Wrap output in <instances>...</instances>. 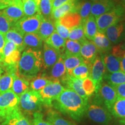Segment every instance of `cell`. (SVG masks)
<instances>
[{
    "label": "cell",
    "mask_w": 125,
    "mask_h": 125,
    "mask_svg": "<svg viewBox=\"0 0 125 125\" xmlns=\"http://www.w3.org/2000/svg\"><path fill=\"white\" fill-rule=\"evenodd\" d=\"M88 101L85 100L74 90L65 89L53 101L52 106L61 113L67 115L75 121H81L86 111Z\"/></svg>",
    "instance_id": "1"
},
{
    "label": "cell",
    "mask_w": 125,
    "mask_h": 125,
    "mask_svg": "<svg viewBox=\"0 0 125 125\" xmlns=\"http://www.w3.org/2000/svg\"><path fill=\"white\" fill-rule=\"evenodd\" d=\"M42 67V56L40 50L27 48L21 55L18 64V74L27 80L37 75Z\"/></svg>",
    "instance_id": "2"
},
{
    "label": "cell",
    "mask_w": 125,
    "mask_h": 125,
    "mask_svg": "<svg viewBox=\"0 0 125 125\" xmlns=\"http://www.w3.org/2000/svg\"><path fill=\"white\" fill-rule=\"evenodd\" d=\"M125 16V8L122 5H117L107 13L96 18L98 31L104 33L105 30L115 23L122 21Z\"/></svg>",
    "instance_id": "3"
},
{
    "label": "cell",
    "mask_w": 125,
    "mask_h": 125,
    "mask_svg": "<svg viewBox=\"0 0 125 125\" xmlns=\"http://www.w3.org/2000/svg\"><path fill=\"white\" fill-rule=\"evenodd\" d=\"M43 103L38 92L29 90L19 96V108L26 113L33 114L41 112Z\"/></svg>",
    "instance_id": "4"
},
{
    "label": "cell",
    "mask_w": 125,
    "mask_h": 125,
    "mask_svg": "<svg viewBox=\"0 0 125 125\" xmlns=\"http://www.w3.org/2000/svg\"><path fill=\"white\" fill-rule=\"evenodd\" d=\"M95 93V102L100 104L103 103L109 111L118 100V96L115 89L105 82L101 83Z\"/></svg>",
    "instance_id": "5"
},
{
    "label": "cell",
    "mask_w": 125,
    "mask_h": 125,
    "mask_svg": "<svg viewBox=\"0 0 125 125\" xmlns=\"http://www.w3.org/2000/svg\"><path fill=\"white\" fill-rule=\"evenodd\" d=\"M43 18L41 14L24 16L14 24L13 28L23 36L26 34L35 33L38 31Z\"/></svg>",
    "instance_id": "6"
},
{
    "label": "cell",
    "mask_w": 125,
    "mask_h": 125,
    "mask_svg": "<svg viewBox=\"0 0 125 125\" xmlns=\"http://www.w3.org/2000/svg\"><path fill=\"white\" fill-rule=\"evenodd\" d=\"M86 113L91 121L98 124L107 125L112 121V115L108 109L96 102L88 104Z\"/></svg>",
    "instance_id": "7"
},
{
    "label": "cell",
    "mask_w": 125,
    "mask_h": 125,
    "mask_svg": "<svg viewBox=\"0 0 125 125\" xmlns=\"http://www.w3.org/2000/svg\"><path fill=\"white\" fill-rule=\"evenodd\" d=\"M65 89L59 80L52 81L42 90L38 91L42 101L43 105L47 107H52L53 101L55 100Z\"/></svg>",
    "instance_id": "8"
},
{
    "label": "cell",
    "mask_w": 125,
    "mask_h": 125,
    "mask_svg": "<svg viewBox=\"0 0 125 125\" xmlns=\"http://www.w3.org/2000/svg\"><path fill=\"white\" fill-rule=\"evenodd\" d=\"M19 108V96L11 90L0 94V109L7 114Z\"/></svg>",
    "instance_id": "9"
},
{
    "label": "cell",
    "mask_w": 125,
    "mask_h": 125,
    "mask_svg": "<svg viewBox=\"0 0 125 125\" xmlns=\"http://www.w3.org/2000/svg\"><path fill=\"white\" fill-rule=\"evenodd\" d=\"M105 70V67L103 63L101 56L98 55L92 62L89 75V77L93 80L96 86V92L102 82Z\"/></svg>",
    "instance_id": "10"
},
{
    "label": "cell",
    "mask_w": 125,
    "mask_h": 125,
    "mask_svg": "<svg viewBox=\"0 0 125 125\" xmlns=\"http://www.w3.org/2000/svg\"><path fill=\"white\" fill-rule=\"evenodd\" d=\"M2 11L13 24L25 16L21 0H12L11 4Z\"/></svg>",
    "instance_id": "11"
},
{
    "label": "cell",
    "mask_w": 125,
    "mask_h": 125,
    "mask_svg": "<svg viewBox=\"0 0 125 125\" xmlns=\"http://www.w3.org/2000/svg\"><path fill=\"white\" fill-rule=\"evenodd\" d=\"M104 34L111 42L118 43L125 38V22L121 21L108 27Z\"/></svg>",
    "instance_id": "12"
},
{
    "label": "cell",
    "mask_w": 125,
    "mask_h": 125,
    "mask_svg": "<svg viewBox=\"0 0 125 125\" xmlns=\"http://www.w3.org/2000/svg\"><path fill=\"white\" fill-rule=\"evenodd\" d=\"M60 83H62V85L65 88L70 89L74 90L75 92H76L84 100L88 101L89 97L86 96L85 92L83 89L82 79H78V78H76L74 76L67 74L60 81Z\"/></svg>",
    "instance_id": "13"
},
{
    "label": "cell",
    "mask_w": 125,
    "mask_h": 125,
    "mask_svg": "<svg viewBox=\"0 0 125 125\" xmlns=\"http://www.w3.org/2000/svg\"><path fill=\"white\" fill-rule=\"evenodd\" d=\"M62 54L49 45L44 43L43 46L42 67L45 70H48L53 66L57 62Z\"/></svg>",
    "instance_id": "14"
},
{
    "label": "cell",
    "mask_w": 125,
    "mask_h": 125,
    "mask_svg": "<svg viewBox=\"0 0 125 125\" xmlns=\"http://www.w3.org/2000/svg\"><path fill=\"white\" fill-rule=\"evenodd\" d=\"M115 6L113 0H94L92 5L91 15L96 18L109 12Z\"/></svg>",
    "instance_id": "15"
},
{
    "label": "cell",
    "mask_w": 125,
    "mask_h": 125,
    "mask_svg": "<svg viewBox=\"0 0 125 125\" xmlns=\"http://www.w3.org/2000/svg\"><path fill=\"white\" fill-rule=\"evenodd\" d=\"M81 56L86 62H92L100 52L96 45L93 41L87 40L81 43Z\"/></svg>",
    "instance_id": "16"
},
{
    "label": "cell",
    "mask_w": 125,
    "mask_h": 125,
    "mask_svg": "<svg viewBox=\"0 0 125 125\" xmlns=\"http://www.w3.org/2000/svg\"><path fill=\"white\" fill-rule=\"evenodd\" d=\"M3 125H32V123L19 108L7 114Z\"/></svg>",
    "instance_id": "17"
},
{
    "label": "cell",
    "mask_w": 125,
    "mask_h": 125,
    "mask_svg": "<svg viewBox=\"0 0 125 125\" xmlns=\"http://www.w3.org/2000/svg\"><path fill=\"white\" fill-rule=\"evenodd\" d=\"M79 2L71 1L62 5L52 12L51 19L54 20H59L68 13H77V7Z\"/></svg>",
    "instance_id": "18"
},
{
    "label": "cell",
    "mask_w": 125,
    "mask_h": 125,
    "mask_svg": "<svg viewBox=\"0 0 125 125\" xmlns=\"http://www.w3.org/2000/svg\"><path fill=\"white\" fill-rule=\"evenodd\" d=\"M101 57L104 63L105 69L109 73H113L121 71V59L112 55L111 53H103Z\"/></svg>",
    "instance_id": "19"
},
{
    "label": "cell",
    "mask_w": 125,
    "mask_h": 125,
    "mask_svg": "<svg viewBox=\"0 0 125 125\" xmlns=\"http://www.w3.org/2000/svg\"><path fill=\"white\" fill-rule=\"evenodd\" d=\"M67 75L66 69L62 54L58 61L52 67L49 77L52 81L59 80L60 82Z\"/></svg>",
    "instance_id": "20"
},
{
    "label": "cell",
    "mask_w": 125,
    "mask_h": 125,
    "mask_svg": "<svg viewBox=\"0 0 125 125\" xmlns=\"http://www.w3.org/2000/svg\"><path fill=\"white\" fill-rule=\"evenodd\" d=\"M29 81L19 75L18 73L14 76L11 90L18 96L29 90Z\"/></svg>",
    "instance_id": "21"
},
{
    "label": "cell",
    "mask_w": 125,
    "mask_h": 125,
    "mask_svg": "<svg viewBox=\"0 0 125 125\" xmlns=\"http://www.w3.org/2000/svg\"><path fill=\"white\" fill-rule=\"evenodd\" d=\"M93 41L101 53H108L112 49L110 41L103 32L98 31L94 37Z\"/></svg>",
    "instance_id": "22"
},
{
    "label": "cell",
    "mask_w": 125,
    "mask_h": 125,
    "mask_svg": "<svg viewBox=\"0 0 125 125\" xmlns=\"http://www.w3.org/2000/svg\"><path fill=\"white\" fill-rule=\"evenodd\" d=\"M55 31L54 22L52 19L43 18L37 33L43 41L46 40Z\"/></svg>",
    "instance_id": "23"
},
{
    "label": "cell",
    "mask_w": 125,
    "mask_h": 125,
    "mask_svg": "<svg viewBox=\"0 0 125 125\" xmlns=\"http://www.w3.org/2000/svg\"><path fill=\"white\" fill-rule=\"evenodd\" d=\"M82 24L86 38L93 41L95 35L98 32L96 18L93 15H90Z\"/></svg>",
    "instance_id": "24"
},
{
    "label": "cell",
    "mask_w": 125,
    "mask_h": 125,
    "mask_svg": "<svg viewBox=\"0 0 125 125\" xmlns=\"http://www.w3.org/2000/svg\"><path fill=\"white\" fill-rule=\"evenodd\" d=\"M65 42L66 40L60 37L56 30L45 41V43L57 50L62 54L64 52Z\"/></svg>",
    "instance_id": "25"
},
{
    "label": "cell",
    "mask_w": 125,
    "mask_h": 125,
    "mask_svg": "<svg viewBox=\"0 0 125 125\" xmlns=\"http://www.w3.org/2000/svg\"><path fill=\"white\" fill-rule=\"evenodd\" d=\"M5 37L6 41H8L15 43L21 52L26 48L23 41V35L14 28H11L7 33L5 34Z\"/></svg>",
    "instance_id": "26"
},
{
    "label": "cell",
    "mask_w": 125,
    "mask_h": 125,
    "mask_svg": "<svg viewBox=\"0 0 125 125\" xmlns=\"http://www.w3.org/2000/svg\"><path fill=\"white\" fill-rule=\"evenodd\" d=\"M26 47L35 50H40L42 47L43 40L37 32L26 34L23 37Z\"/></svg>",
    "instance_id": "27"
},
{
    "label": "cell",
    "mask_w": 125,
    "mask_h": 125,
    "mask_svg": "<svg viewBox=\"0 0 125 125\" xmlns=\"http://www.w3.org/2000/svg\"><path fill=\"white\" fill-rule=\"evenodd\" d=\"M64 63L66 69L67 74L71 75L73 70L75 67L85 62L81 55L79 56H64L62 54Z\"/></svg>",
    "instance_id": "28"
},
{
    "label": "cell",
    "mask_w": 125,
    "mask_h": 125,
    "mask_svg": "<svg viewBox=\"0 0 125 125\" xmlns=\"http://www.w3.org/2000/svg\"><path fill=\"white\" fill-rule=\"evenodd\" d=\"M59 21L70 30L82 23V18L78 13H70L62 17Z\"/></svg>",
    "instance_id": "29"
},
{
    "label": "cell",
    "mask_w": 125,
    "mask_h": 125,
    "mask_svg": "<svg viewBox=\"0 0 125 125\" xmlns=\"http://www.w3.org/2000/svg\"><path fill=\"white\" fill-rule=\"evenodd\" d=\"M47 121L51 125H75L71 122L67 121L62 116L60 113L56 111L49 109L47 112Z\"/></svg>",
    "instance_id": "30"
},
{
    "label": "cell",
    "mask_w": 125,
    "mask_h": 125,
    "mask_svg": "<svg viewBox=\"0 0 125 125\" xmlns=\"http://www.w3.org/2000/svg\"><path fill=\"white\" fill-rule=\"evenodd\" d=\"M25 16H31L36 14H41L40 1L38 0H21Z\"/></svg>",
    "instance_id": "31"
},
{
    "label": "cell",
    "mask_w": 125,
    "mask_h": 125,
    "mask_svg": "<svg viewBox=\"0 0 125 125\" xmlns=\"http://www.w3.org/2000/svg\"><path fill=\"white\" fill-rule=\"evenodd\" d=\"M91 65L92 62L85 61L73 70L71 75L82 80L89 77Z\"/></svg>",
    "instance_id": "32"
},
{
    "label": "cell",
    "mask_w": 125,
    "mask_h": 125,
    "mask_svg": "<svg viewBox=\"0 0 125 125\" xmlns=\"http://www.w3.org/2000/svg\"><path fill=\"white\" fill-rule=\"evenodd\" d=\"M104 79L111 86L125 83V73L119 71L113 73H105Z\"/></svg>",
    "instance_id": "33"
},
{
    "label": "cell",
    "mask_w": 125,
    "mask_h": 125,
    "mask_svg": "<svg viewBox=\"0 0 125 125\" xmlns=\"http://www.w3.org/2000/svg\"><path fill=\"white\" fill-rule=\"evenodd\" d=\"M17 73L5 71L0 76V94L11 90L13 78Z\"/></svg>",
    "instance_id": "34"
},
{
    "label": "cell",
    "mask_w": 125,
    "mask_h": 125,
    "mask_svg": "<svg viewBox=\"0 0 125 125\" xmlns=\"http://www.w3.org/2000/svg\"><path fill=\"white\" fill-rule=\"evenodd\" d=\"M52 81L51 78L48 76H46L45 75H40L31 79L30 86L31 90L38 92L42 89Z\"/></svg>",
    "instance_id": "35"
},
{
    "label": "cell",
    "mask_w": 125,
    "mask_h": 125,
    "mask_svg": "<svg viewBox=\"0 0 125 125\" xmlns=\"http://www.w3.org/2000/svg\"><path fill=\"white\" fill-rule=\"evenodd\" d=\"M81 46H82V45L79 42L70 40H66L64 52L62 54L64 56L81 55Z\"/></svg>",
    "instance_id": "36"
},
{
    "label": "cell",
    "mask_w": 125,
    "mask_h": 125,
    "mask_svg": "<svg viewBox=\"0 0 125 125\" xmlns=\"http://www.w3.org/2000/svg\"><path fill=\"white\" fill-rule=\"evenodd\" d=\"M112 116L116 118H125V98H118L109 111Z\"/></svg>",
    "instance_id": "37"
},
{
    "label": "cell",
    "mask_w": 125,
    "mask_h": 125,
    "mask_svg": "<svg viewBox=\"0 0 125 125\" xmlns=\"http://www.w3.org/2000/svg\"><path fill=\"white\" fill-rule=\"evenodd\" d=\"M68 38L70 40L75 41L81 43L86 40L85 34H84L83 26L82 23L70 30Z\"/></svg>",
    "instance_id": "38"
},
{
    "label": "cell",
    "mask_w": 125,
    "mask_h": 125,
    "mask_svg": "<svg viewBox=\"0 0 125 125\" xmlns=\"http://www.w3.org/2000/svg\"><path fill=\"white\" fill-rule=\"evenodd\" d=\"M92 5V2L91 1H84V0H81L78 3L77 13L81 16L82 23H83L90 15Z\"/></svg>",
    "instance_id": "39"
},
{
    "label": "cell",
    "mask_w": 125,
    "mask_h": 125,
    "mask_svg": "<svg viewBox=\"0 0 125 125\" xmlns=\"http://www.w3.org/2000/svg\"><path fill=\"white\" fill-rule=\"evenodd\" d=\"M53 1L54 0H41L40 1V13L44 18L51 19Z\"/></svg>",
    "instance_id": "40"
},
{
    "label": "cell",
    "mask_w": 125,
    "mask_h": 125,
    "mask_svg": "<svg viewBox=\"0 0 125 125\" xmlns=\"http://www.w3.org/2000/svg\"><path fill=\"white\" fill-rule=\"evenodd\" d=\"M82 87L84 92L88 97H90L96 92V86L90 77H87L83 80Z\"/></svg>",
    "instance_id": "41"
},
{
    "label": "cell",
    "mask_w": 125,
    "mask_h": 125,
    "mask_svg": "<svg viewBox=\"0 0 125 125\" xmlns=\"http://www.w3.org/2000/svg\"><path fill=\"white\" fill-rule=\"evenodd\" d=\"M13 25L9 19L3 13L2 10L0 11V32L4 34H6L13 27Z\"/></svg>",
    "instance_id": "42"
},
{
    "label": "cell",
    "mask_w": 125,
    "mask_h": 125,
    "mask_svg": "<svg viewBox=\"0 0 125 125\" xmlns=\"http://www.w3.org/2000/svg\"><path fill=\"white\" fill-rule=\"evenodd\" d=\"M54 24L55 30L58 33L59 35L64 40H67L69 37L70 29L61 24L59 21V20H54Z\"/></svg>",
    "instance_id": "43"
},
{
    "label": "cell",
    "mask_w": 125,
    "mask_h": 125,
    "mask_svg": "<svg viewBox=\"0 0 125 125\" xmlns=\"http://www.w3.org/2000/svg\"><path fill=\"white\" fill-rule=\"evenodd\" d=\"M111 54L120 59L122 58L125 54V50L123 46L122 42L112 47Z\"/></svg>",
    "instance_id": "44"
},
{
    "label": "cell",
    "mask_w": 125,
    "mask_h": 125,
    "mask_svg": "<svg viewBox=\"0 0 125 125\" xmlns=\"http://www.w3.org/2000/svg\"><path fill=\"white\" fill-rule=\"evenodd\" d=\"M32 125H51L49 122L43 119V115L41 112H35L33 114V121Z\"/></svg>",
    "instance_id": "45"
},
{
    "label": "cell",
    "mask_w": 125,
    "mask_h": 125,
    "mask_svg": "<svg viewBox=\"0 0 125 125\" xmlns=\"http://www.w3.org/2000/svg\"><path fill=\"white\" fill-rule=\"evenodd\" d=\"M116 92L118 98H125V83L112 86Z\"/></svg>",
    "instance_id": "46"
},
{
    "label": "cell",
    "mask_w": 125,
    "mask_h": 125,
    "mask_svg": "<svg viewBox=\"0 0 125 125\" xmlns=\"http://www.w3.org/2000/svg\"><path fill=\"white\" fill-rule=\"evenodd\" d=\"M81 0H54L52 5V11L57 8H59L62 5L65 4V3L71 2V1H75V2H79Z\"/></svg>",
    "instance_id": "47"
},
{
    "label": "cell",
    "mask_w": 125,
    "mask_h": 125,
    "mask_svg": "<svg viewBox=\"0 0 125 125\" xmlns=\"http://www.w3.org/2000/svg\"><path fill=\"white\" fill-rule=\"evenodd\" d=\"M6 42L5 37V34L0 32V57L2 55L3 49Z\"/></svg>",
    "instance_id": "48"
},
{
    "label": "cell",
    "mask_w": 125,
    "mask_h": 125,
    "mask_svg": "<svg viewBox=\"0 0 125 125\" xmlns=\"http://www.w3.org/2000/svg\"><path fill=\"white\" fill-rule=\"evenodd\" d=\"M12 2V0H0V10H4L8 7Z\"/></svg>",
    "instance_id": "49"
},
{
    "label": "cell",
    "mask_w": 125,
    "mask_h": 125,
    "mask_svg": "<svg viewBox=\"0 0 125 125\" xmlns=\"http://www.w3.org/2000/svg\"><path fill=\"white\" fill-rule=\"evenodd\" d=\"M7 113L4 111L0 109V125H3L5 120Z\"/></svg>",
    "instance_id": "50"
},
{
    "label": "cell",
    "mask_w": 125,
    "mask_h": 125,
    "mask_svg": "<svg viewBox=\"0 0 125 125\" xmlns=\"http://www.w3.org/2000/svg\"><path fill=\"white\" fill-rule=\"evenodd\" d=\"M5 72V67L2 60L0 59V76Z\"/></svg>",
    "instance_id": "51"
},
{
    "label": "cell",
    "mask_w": 125,
    "mask_h": 125,
    "mask_svg": "<svg viewBox=\"0 0 125 125\" xmlns=\"http://www.w3.org/2000/svg\"><path fill=\"white\" fill-rule=\"evenodd\" d=\"M121 69L122 71L125 73V54L121 59Z\"/></svg>",
    "instance_id": "52"
},
{
    "label": "cell",
    "mask_w": 125,
    "mask_h": 125,
    "mask_svg": "<svg viewBox=\"0 0 125 125\" xmlns=\"http://www.w3.org/2000/svg\"><path fill=\"white\" fill-rule=\"evenodd\" d=\"M119 123L122 125H125V118L121 119V120H119Z\"/></svg>",
    "instance_id": "53"
},
{
    "label": "cell",
    "mask_w": 125,
    "mask_h": 125,
    "mask_svg": "<svg viewBox=\"0 0 125 125\" xmlns=\"http://www.w3.org/2000/svg\"><path fill=\"white\" fill-rule=\"evenodd\" d=\"M122 5L125 8V0H122Z\"/></svg>",
    "instance_id": "54"
},
{
    "label": "cell",
    "mask_w": 125,
    "mask_h": 125,
    "mask_svg": "<svg viewBox=\"0 0 125 125\" xmlns=\"http://www.w3.org/2000/svg\"><path fill=\"white\" fill-rule=\"evenodd\" d=\"M122 44H123V48H124V49H125V41L124 43H122Z\"/></svg>",
    "instance_id": "55"
},
{
    "label": "cell",
    "mask_w": 125,
    "mask_h": 125,
    "mask_svg": "<svg viewBox=\"0 0 125 125\" xmlns=\"http://www.w3.org/2000/svg\"><path fill=\"white\" fill-rule=\"evenodd\" d=\"M124 19H125V18H124Z\"/></svg>",
    "instance_id": "56"
},
{
    "label": "cell",
    "mask_w": 125,
    "mask_h": 125,
    "mask_svg": "<svg viewBox=\"0 0 125 125\" xmlns=\"http://www.w3.org/2000/svg\"><path fill=\"white\" fill-rule=\"evenodd\" d=\"M38 1H41V0H38Z\"/></svg>",
    "instance_id": "57"
}]
</instances>
